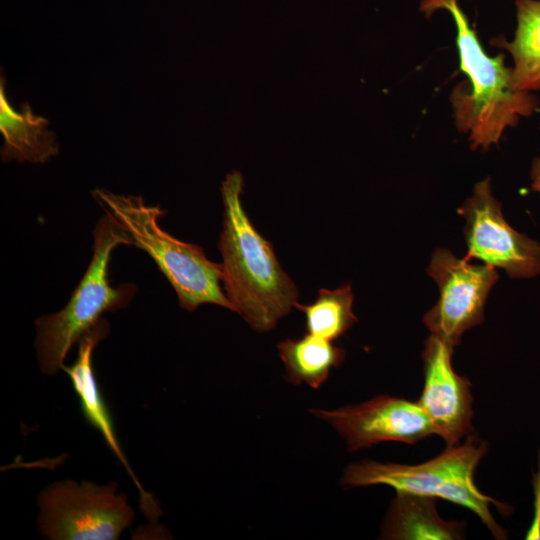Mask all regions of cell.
Returning a JSON list of instances; mask_svg holds the SVG:
<instances>
[{
	"label": "cell",
	"mask_w": 540,
	"mask_h": 540,
	"mask_svg": "<svg viewBox=\"0 0 540 540\" xmlns=\"http://www.w3.org/2000/svg\"><path fill=\"white\" fill-rule=\"evenodd\" d=\"M243 179L229 173L221 185L224 204L219 239L222 285L233 311L258 332L273 329L286 316L299 292L282 269L272 244L253 226L241 202Z\"/></svg>",
	"instance_id": "6da1fadb"
},
{
	"label": "cell",
	"mask_w": 540,
	"mask_h": 540,
	"mask_svg": "<svg viewBox=\"0 0 540 540\" xmlns=\"http://www.w3.org/2000/svg\"><path fill=\"white\" fill-rule=\"evenodd\" d=\"M419 8L426 17L447 11L455 23L460 69L469 81L453 89L450 101L456 127L468 134L472 149H487L508 127L539 109L536 96L515 87L505 55L486 54L459 0H421Z\"/></svg>",
	"instance_id": "7a4b0ae2"
},
{
	"label": "cell",
	"mask_w": 540,
	"mask_h": 540,
	"mask_svg": "<svg viewBox=\"0 0 540 540\" xmlns=\"http://www.w3.org/2000/svg\"><path fill=\"white\" fill-rule=\"evenodd\" d=\"M92 195L106 214L129 235L132 246L145 251L175 290L181 308L193 311L215 304L233 311L222 284L220 263L210 261L204 250L181 241L159 225L164 212L147 205L142 197L94 189Z\"/></svg>",
	"instance_id": "3957f363"
},
{
	"label": "cell",
	"mask_w": 540,
	"mask_h": 540,
	"mask_svg": "<svg viewBox=\"0 0 540 540\" xmlns=\"http://www.w3.org/2000/svg\"><path fill=\"white\" fill-rule=\"evenodd\" d=\"M488 451V443L475 434L463 443L447 448L435 458L406 465L364 460L346 467L340 483L345 488L387 485L396 492L441 498L466 507L476 514L496 539L507 532L493 518L490 505L502 512L509 506L483 494L475 485L474 473Z\"/></svg>",
	"instance_id": "277c9868"
},
{
	"label": "cell",
	"mask_w": 540,
	"mask_h": 540,
	"mask_svg": "<svg viewBox=\"0 0 540 540\" xmlns=\"http://www.w3.org/2000/svg\"><path fill=\"white\" fill-rule=\"evenodd\" d=\"M93 237L91 261L67 304L35 321L37 358L47 375L62 369L74 343L104 312L124 308L135 294L134 285L114 287L109 277L112 252L119 245L131 246L129 235L105 213L97 222Z\"/></svg>",
	"instance_id": "5b68a950"
},
{
	"label": "cell",
	"mask_w": 540,
	"mask_h": 540,
	"mask_svg": "<svg viewBox=\"0 0 540 540\" xmlns=\"http://www.w3.org/2000/svg\"><path fill=\"white\" fill-rule=\"evenodd\" d=\"M117 484L55 482L38 497L39 529L52 540H116L134 519Z\"/></svg>",
	"instance_id": "8992f818"
},
{
	"label": "cell",
	"mask_w": 540,
	"mask_h": 540,
	"mask_svg": "<svg viewBox=\"0 0 540 540\" xmlns=\"http://www.w3.org/2000/svg\"><path fill=\"white\" fill-rule=\"evenodd\" d=\"M438 248L432 254L428 274L436 281L440 297L423 317L431 334L456 346L462 334L484 320V304L498 279L495 267L474 265Z\"/></svg>",
	"instance_id": "52a82bcc"
},
{
	"label": "cell",
	"mask_w": 540,
	"mask_h": 540,
	"mask_svg": "<svg viewBox=\"0 0 540 540\" xmlns=\"http://www.w3.org/2000/svg\"><path fill=\"white\" fill-rule=\"evenodd\" d=\"M458 212L466 219L465 258L503 268L512 278L540 272V244L515 231L504 219L501 204L492 196L489 179L477 183L471 198Z\"/></svg>",
	"instance_id": "ba28073f"
},
{
	"label": "cell",
	"mask_w": 540,
	"mask_h": 540,
	"mask_svg": "<svg viewBox=\"0 0 540 540\" xmlns=\"http://www.w3.org/2000/svg\"><path fill=\"white\" fill-rule=\"evenodd\" d=\"M309 412L331 425L349 451L386 441L415 444L434 434L418 402L390 395H378L361 404L334 410L313 408Z\"/></svg>",
	"instance_id": "9c48e42d"
},
{
	"label": "cell",
	"mask_w": 540,
	"mask_h": 540,
	"mask_svg": "<svg viewBox=\"0 0 540 540\" xmlns=\"http://www.w3.org/2000/svg\"><path fill=\"white\" fill-rule=\"evenodd\" d=\"M454 346L431 334L422 353L424 386L419 405L434 434L453 446L473 433L471 383L452 368Z\"/></svg>",
	"instance_id": "30bf717a"
},
{
	"label": "cell",
	"mask_w": 540,
	"mask_h": 540,
	"mask_svg": "<svg viewBox=\"0 0 540 540\" xmlns=\"http://www.w3.org/2000/svg\"><path fill=\"white\" fill-rule=\"evenodd\" d=\"M108 332L109 324L101 318L79 339L76 361L69 366L64 364L62 370L69 376L72 386L79 397L84 417L101 433L111 451L126 468L139 490L141 509L145 516L153 522L161 515V510L153 497L142 488L122 452L109 409L98 388L94 375L92 365L93 350L108 335Z\"/></svg>",
	"instance_id": "8fae6325"
},
{
	"label": "cell",
	"mask_w": 540,
	"mask_h": 540,
	"mask_svg": "<svg viewBox=\"0 0 540 540\" xmlns=\"http://www.w3.org/2000/svg\"><path fill=\"white\" fill-rule=\"evenodd\" d=\"M381 528L382 539L458 540L465 537V523L446 521L436 509L435 497L396 492Z\"/></svg>",
	"instance_id": "7c38bea8"
},
{
	"label": "cell",
	"mask_w": 540,
	"mask_h": 540,
	"mask_svg": "<svg viewBox=\"0 0 540 540\" xmlns=\"http://www.w3.org/2000/svg\"><path fill=\"white\" fill-rule=\"evenodd\" d=\"M48 120L35 115L28 103L17 112L5 94V78L0 80V131L4 137L3 161L45 163L59 152L56 135L47 129Z\"/></svg>",
	"instance_id": "4fadbf2b"
},
{
	"label": "cell",
	"mask_w": 540,
	"mask_h": 540,
	"mask_svg": "<svg viewBox=\"0 0 540 540\" xmlns=\"http://www.w3.org/2000/svg\"><path fill=\"white\" fill-rule=\"evenodd\" d=\"M516 30L509 42L499 36L492 45L507 50L513 60V82L525 92L540 91V0H515Z\"/></svg>",
	"instance_id": "5bb4252c"
},
{
	"label": "cell",
	"mask_w": 540,
	"mask_h": 540,
	"mask_svg": "<svg viewBox=\"0 0 540 540\" xmlns=\"http://www.w3.org/2000/svg\"><path fill=\"white\" fill-rule=\"evenodd\" d=\"M310 334L286 339L277 344L279 356L285 366L286 379L293 385L307 384L318 389L328 378L332 368L339 367L345 350Z\"/></svg>",
	"instance_id": "9a60e30c"
},
{
	"label": "cell",
	"mask_w": 540,
	"mask_h": 540,
	"mask_svg": "<svg viewBox=\"0 0 540 540\" xmlns=\"http://www.w3.org/2000/svg\"><path fill=\"white\" fill-rule=\"evenodd\" d=\"M353 299L351 286L347 283L333 290L322 288L313 303L297 302L294 307L305 315L307 334L334 341L358 321L352 311Z\"/></svg>",
	"instance_id": "2e32d148"
},
{
	"label": "cell",
	"mask_w": 540,
	"mask_h": 540,
	"mask_svg": "<svg viewBox=\"0 0 540 540\" xmlns=\"http://www.w3.org/2000/svg\"><path fill=\"white\" fill-rule=\"evenodd\" d=\"M532 189L540 193V157L532 163L531 169Z\"/></svg>",
	"instance_id": "e0dca14e"
}]
</instances>
